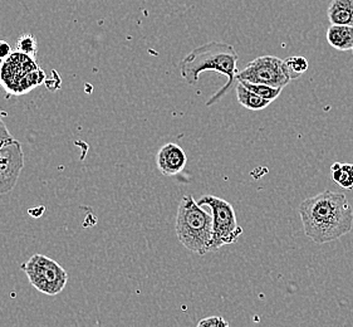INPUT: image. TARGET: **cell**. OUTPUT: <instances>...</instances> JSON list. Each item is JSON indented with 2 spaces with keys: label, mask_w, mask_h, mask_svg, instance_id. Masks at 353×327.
<instances>
[{
  "label": "cell",
  "mask_w": 353,
  "mask_h": 327,
  "mask_svg": "<svg viewBox=\"0 0 353 327\" xmlns=\"http://www.w3.org/2000/svg\"><path fill=\"white\" fill-rule=\"evenodd\" d=\"M298 212L304 233L317 244L337 241L352 230V206L342 192H319L303 200Z\"/></svg>",
  "instance_id": "1"
},
{
  "label": "cell",
  "mask_w": 353,
  "mask_h": 327,
  "mask_svg": "<svg viewBox=\"0 0 353 327\" xmlns=\"http://www.w3.org/2000/svg\"><path fill=\"white\" fill-rule=\"evenodd\" d=\"M238 59L239 56L233 46L214 41L191 50L180 62V72L183 79L190 86L198 83L199 77L203 72H218L221 76H225L228 81L224 87L214 93L212 99L206 102V106H212L233 88L238 75Z\"/></svg>",
  "instance_id": "2"
},
{
  "label": "cell",
  "mask_w": 353,
  "mask_h": 327,
  "mask_svg": "<svg viewBox=\"0 0 353 327\" xmlns=\"http://www.w3.org/2000/svg\"><path fill=\"white\" fill-rule=\"evenodd\" d=\"M175 232L185 248L204 256L212 246V215L206 213L191 195H185L177 208Z\"/></svg>",
  "instance_id": "3"
},
{
  "label": "cell",
  "mask_w": 353,
  "mask_h": 327,
  "mask_svg": "<svg viewBox=\"0 0 353 327\" xmlns=\"http://www.w3.org/2000/svg\"><path fill=\"white\" fill-rule=\"evenodd\" d=\"M44 81L46 73L36 59L18 50L0 64V82L9 93L24 95Z\"/></svg>",
  "instance_id": "4"
},
{
  "label": "cell",
  "mask_w": 353,
  "mask_h": 327,
  "mask_svg": "<svg viewBox=\"0 0 353 327\" xmlns=\"http://www.w3.org/2000/svg\"><path fill=\"white\" fill-rule=\"evenodd\" d=\"M199 206H208L212 213V241L210 252L238 242L243 228L238 224L234 206L214 195H204L198 200Z\"/></svg>",
  "instance_id": "5"
},
{
  "label": "cell",
  "mask_w": 353,
  "mask_h": 327,
  "mask_svg": "<svg viewBox=\"0 0 353 327\" xmlns=\"http://www.w3.org/2000/svg\"><path fill=\"white\" fill-rule=\"evenodd\" d=\"M30 285L47 296H57L68 282V273L54 259L44 255H34L21 264Z\"/></svg>",
  "instance_id": "6"
},
{
  "label": "cell",
  "mask_w": 353,
  "mask_h": 327,
  "mask_svg": "<svg viewBox=\"0 0 353 327\" xmlns=\"http://www.w3.org/2000/svg\"><path fill=\"white\" fill-rule=\"evenodd\" d=\"M236 81L284 88L290 85L292 79L283 59L273 56H261L249 62L243 71L238 72Z\"/></svg>",
  "instance_id": "7"
},
{
  "label": "cell",
  "mask_w": 353,
  "mask_h": 327,
  "mask_svg": "<svg viewBox=\"0 0 353 327\" xmlns=\"http://www.w3.org/2000/svg\"><path fill=\"white\" fill-rule=\"evenodd\" d=\"M24 166V154L19 141L0 149V195L12 192Z\"/></svg>",
  "instance_id": "8"
},
{
  "label": "cell",
  "mask_w": 353,
  "mask_h": 327,
  "mask_svg": "<svg viewBox=\"0 0 353 327\" xmlns=\"http://www.w3.org/2000/svg\"><path fill=\"white\" fill-rule=\"evenodd\" d=\"M188 163V157L184 150L177 143H170L163 145L159 150L156 157V164L159 170L166 177H174L184 170Z\"/></svg>",
  "instance_id": "9"
},
{
  "label": "cell",
  "mask_w": 353,
  "mask_h": 327,
  "mask_svg": "<svg viewBox=\"0 0 353 327\" xmlns=\"http://www.w3.org/2000/svg\"><path fill=\"white\" fill-rule=\"evenodd\" d=\"M327 42L337 50H352L353 27L352 26H339L332 24L327 30Z\"/></svg>",
  "instance_id": "10"
},
{
  "label": "cell",
  "mask_w": 353,
  "mask_h": 327,
  "mask_svg": "<svg viewBox=\"0 0 353 327\" xmlns=\"http://www.w3.org/2000/svg\"><path fill=\"white\" fill-rule=\"evenodd\" d=\"M327 15L331 24L353 27V0H332Z\"/></svg>",
  "instance_id": "11"
},
{
  "label": "cell",
  "mask_w": 353,
  "mask_h": 327,
  "mask_svg": "<svg viewBox=\"0 0 353 327\" xmlns=\"http://www.w3.org/2000/svg\"><path fill=\"white\" fill-rule=\"evenodd\" d=\"M235 91H236V99L239 101V103L248 110L261 111V110L267 108L272 103V101L267 100L253 91L248 90L247 87L241 85V82H238V86L235 87Z\"/></svg>",
  "instance_id": "12"
},
{
  "label": "cell",
  "mask_w": 353,
  "mask_h": 327,
  "mask_svg": "<svg viewBox=\"0 0 353 327\" xmlns=\"http://www.w3.org/2000/svg\"><path fill=\"white\" fill-rule=\"evenodd\" d=\"M333 181L341 188L352 190L353 189V164L334 163L331 166Z\"/></svg>",
  "instance_id": "13"
},
{
  "label": "cell",
  "mask_w": 353,
  "mask_h": 327,
  "mask_svg": "<svg viewBox=\"0 0 353 327\" xmlns=\"http://www.w3.org/2000/svg\"><path fill=\"white\" fill-rule=\"evenodd\" d=\"M238 82H241V85L247 87L248 90L253 91L256 95H259L261 97L272 101V102L276 100L283 91V88H281V87H272V86L252 83V82H247V81H238Z\"/></svg>",
  "instance_id": "14"
},
{
  "label": "cell",
  "mask_w": 353,
  "mask_h": 327,
  "mask_svg": "<svg viewBox=\"0 0 353 327\" xmlns=\"http://www.w3.org/2000/svg\"><path fill=\"white\" fill-rule=\"evenodd\" d=\"M17 50L21 52L24 54H27L29 57L36 59L37 53H38V42H37L36 37L30 33L21 34L15 42Z\"/></svg>",
  "instance_id": "15"
},
{
  "label": "cell",
  "mask_w": 353,
  "mask_h": 327,
  "mask_svg": "<svg viewBox=\"0 0 353 327\" xmlns=\"http://www.w3.org/2000/svg\"><path fill=\"white\" fill-rule=\"evenodd\" d=\"M284 63L290 72L292 81L299 79L304 72L308 71V61L302 56H293V57L287 58L284 61Z\"/></svg>",
  "instance_id": "16"
},
{
  "label": "cell",
  "mask_w": 353,
  "mask_h": 327,
  "mask_svg": "<svg viewBox=\"0 0 353 327\" xmlns=\"http://www.w3.org/2000/svg\"><path fill=\"white\" fill-rule=\"evenodd\" d=\"M1 115L7 114L0 111V149H1V148H4V146H7L9 143H13L15 140V139H13L12 134L8 131L7 126H6V123L3 121Z\"/></svg>",
  "instance_id": "17"
},
{
  "label": "cell",
  "mask_w": 353,
  "mask_h": 327,
  "mask_svg": "<svg viewBox=\"0 0 353 327\" xmlns=\"http://www.w3.org/2000/svg\"><path fill=\"white\" fill-rule=\"evenodd\" d=\"M199 327H229V322L220 316H210L203 319L198 324Z\"/></svg>",
  "instance_id": "18"
},
{
  "label": "cell",
  "mask_w": 353,
  "mask_h": 327,
  "mask_svg": "<svg viewBox=\"0 0 353 327\" xmlns=\"http://www.w3.org/2000/svg\"><path fill=\"white\" fill-rule=\"evenodd\" d=\"M12 53L13 52H12V48H10V44L6 42V41H0V64L10 57Z\"/></svg>",
  "instance_id": "19"
},
{
  "label": "cell",
  "mask_w": 353,
  "mask_h": 327,
  "mask_svg": "<svg viewBox=\"0 0 353 327\" xmlns=\"http://www.w3.org/2000/svg\"><path fill=\"white\" fill-rule=\"evenodd\" d=\"M0 85H1V82H0Z\"/></svg>",
  "instance_id": "20"
},
{
  "label": "cell",
  "mask_w": 353,
  "mask_h": 327,
  "mask_svg": "<svg viewBox=\"0 0 353 327\" xmlns=\"http://www.w3.org/2000/svg\"><path fill=\"white\" fill-rule=\"evenodd\" d=\"M352 53H353V48H352Z\"/></svg>",
  "instance_id": "21"
}]
</instances>
